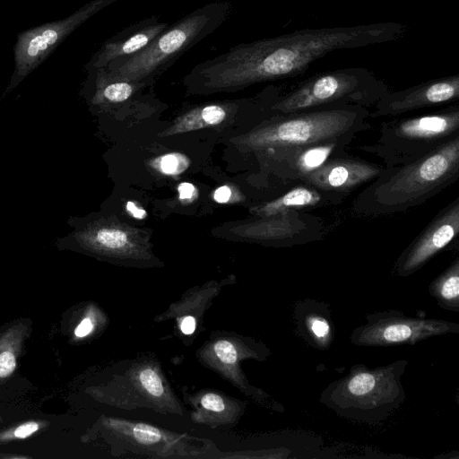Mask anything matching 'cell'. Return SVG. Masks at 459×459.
I'll return each mask as SVG.
<instances>
[{
  "instance_id": "obj_3",
  "label": "cell",
  "mask_w": 459,
  "mask_h": 459,
  "mask_svg": "<svg viewBox=\"0 0 459 459\" xmlns=\"http://www.w3.org/2000/svg\"><path fill=\"white\" fill-rule=\"evenodd\" d=\"M408 364L406 359L376 368L356 364L323 390L319 402L342 418L380 423L404 403L403 376Z\"/></svg>"
},
{
  "instance_id": "obj_25",
  "label": "cell",
  "mask_w": 459,
  "mask_h": 459,
  "mask_svg": "<svg viewBox=\"0 0 459 459\" xmlns=\"http://www.w3.org/2000/svg\"><path fill=\"white\" fill-rule=\"evenodd\" d=\"M179 158L177 154H167L160 160V169L165 174H176L179 172Z\"/></svg>"
},
{
  "instance_id": "obj_27",
  "label": "cell",
  "mask_w": 459,
  "mask_h": 459,
  "mask_svg": "<svg viewBox=\"0 0 459 459\" xmlns=\"http://www.w3.org/2000/svg\"><path fill=\"white\" fill-rule=\"evenodd\" d=\"M181 200L190 199L195 192V186L187 182L181 183L178 187Z\"/></svg>"
},
{
  "instance_id": "obj_16",
  "label": "cell",
  "mask_w": 459,
  "mask_h": 459,
  "mask_svg": "<svg viewBox=\"0 0 459 459\" xmlns=\"http://www.w3.org/2000/svg\"><path fill=\"white\" fill-rule=\"evenodd\" d=\"M336 201L329 195L301 183L290 188L280 197L258 208L259 214L270 216L287 211H302L307 208H317L337 205Z\"/></svg>"
},
{
  "instance_id": "obj_14",
  "label": "cell",
  "mask_w": 459,
  "mask_h": 459,
  "mask_svg": "<svg viewBox=\"0 0 459 459\" xmlns=\"http://www.w3.org/2000/svg\"><path fill=\"white\" fill-rule=\"evenodd\" d=\"M169 23L151 15L133 23L108 39L92 56L89 68L106 67L109 63L130 57L155 39Z\"/></svg>"
},
{
  "instance_id": "obj_4",
  "label": "cell",
  "mask_w": 459,
  "mask_h": 459,
  "mask_svg": "<svg viewBox=\"0 0 459 459\" xmlns=\"http://www.w3.org/2000/svg\"><path fill=\"white\" fill-rule=\"evenodd\" d=\"M231 11L232 4L229 0H217L198 7L169 24L139 53L113 61L105 68L121 78L149 81L219 29Z\"/></svg>"
},
{
  "instance_id": "obj_8",
  "label": "cell",
  "mask_w": 459,
  "mask_h": 459,
  "mask_svg": "<svg viewBox=\"0 0 459 459\" xmlns=\"http://www.w3.org/2000/svg\"><path fill=\"white\" fill-rule=\"evenodd\" d=\"M459 325L437 318H419L397 309L366 314L365 323L351 333V343L363 347L415 345L429 338L458 333Z\"/></svg>"
},
{
  "instance_id": "obj_13",
  "label": "cell",
  "mask_w": 459,
  "mask_h": 459,
  "mask_svg": "<svg viewBox=\"0 0 459 459\" xmlns=\"http://www.w3.org/2000/svg\"><path fill=\"white\" fill-rule=\"evenodd\" d=\"M352 141L339 140L292 148L266 149L265 155L273 163L276 173L285 180L299 182L329 160L347 153Z\"/></svg>"
},
{
  "instance_id": "obj_23",
  "label": "cell",
  "mask_w": 459,
  "mask_h": 459,
  "mask_svg": "<svg viewBox=\"0 0 459 459\" xmlns=\"http://www.w3.org/2000/svg\"><path fill=\"white\" fill-rule=\"evenodd\" d=\"M15 358L10 351H4L0 354V377L10 376L15 368Z\"/></svg>"
},
{
  "instance_id": "obj_11",
  "label": "cell",
  "mask_w": 459,
  "mask_h": 459,
  "mask_svg": "<svg viewBox=\"0 0 459 459\" xmlns=\"http://www.w3.org/2000/svg\"><path fill=\"white\" fill-rule=\"evenodd\" d=\"M459 99V74L429 80L383 95L369 114V118L397 117L406 113L451 104Z\"/></svg>"
},
{
  "instance_id": "obj_6",
  "label": "cell",
  "mask_w": 459,
  "mask_h": 459,
  "mask_svg": "<svg viewBox=\"0 0 459 459\" xmlns=\"http://www.w3.org/2000/svg\"><path fill=\"white\" fill-rule=\"evenodd\" d=\"M388 86L364 67H347L316 74L291 85L280 87L272 106L277 114H289L332 106L373 108L388 92Z\"/></svg>"
},
{
  "instance_id": "obj_22",
  "label": "cell",
  "mask_w": 459,
  "mask_h": 459,
  "mask_svg": "<svg viewBox=\"0 0 459 459\" xmlns=\"http://www.w3.org/2000/svg\"><path fill=\"white\" fill-rule=\"evenodd\" d=\"M217 357L226 364H233L237 359V351L234 345L228 341H219L214 345Z\"/></svg>"
},
{
  "instance_id": "obj_29",
  "label": "cell",
  "mask_w": 459,
  "mask_h": 459,
  "mask_svg": "<svg viewBox=\"0 0 459 459\" xmlns=\"http://www.w3.org/2000/svg\"><path fill=\"white\" fill-rule=\"evenodd\" d=\"M231 195L230 187L223 186L216 189L213 198L218 203H226Z\"/></svg>"
},
{
  "instance_id": "obj_19",
  "label": "cell",
  "mask_w": 459,
  "mask_h": 459,
  "mask_svg": "<svg viewBox=\"0 0 459 459\" xmlns=\"http://www.w3.org/2000/svg\"><path fill=\"white\" fill-rule=\"evenodd\" d=\"M139 379L143 388L151 394L160 396L163 394L161 379L154 370L151 368L142 370L139 373Z\"/></svg>"
},
{
  "instance_id": "obj_15",
  "label": "cell",
  "mask_w": 459,
  "mask_h": 459,
  "mask_svg": "<svg viewBox=\"0 0 459 459\" xmlns=\"http://www.w3.org/2000/svg\"><path fill=\"white\" fill-rule=\"evenodd\" d=\"M296 333L308 345L319 351H326L332 345L335 329L329 306L312 299L296 303L293 309Z\"/></svg>"
},
{
  "instance_id": "obj_24",
  "label": "cell",
  "mask_w": 459,
  "mask_h": 459,
  "mask_svg": "<svg viewBox=\"0 0 459 459\" xmlns=\"http://www.w3.org/2000/svg\"><path fill=\"white\" fill-rule=\"evenodd\" d=\"M201 404L205 409L217 412L223 411L225 408L221 397L215 394H207L204 395L201 399Z\"/></svg>"
},
{
  "instance_id": "obj_31",
  "label": "cell",
  "mask_w": 459,
  "mask_h": 459,
  "mask_svg": "<svg viewBox=\"0 0 459 459\" xmlns=\"http://www.w3.org/2000/svg\"><path fill=\"white\" fill-rule=\"evenodd\" d=\"M126 209L136 219H143L146 217V212L143 209L138 208L132 202L126 203Z\"/></svg>"
},
{
  "instance_id": "obj_26",
  "label": "cell",
  "mask_w": 459,
  "mask_h": 459,
  "mask_svg": "<svg viewBox=\"0 0 459 459\" xmlns=\"http://www.w3.org/2000/svg\"><path fill=\"white\" fill-rule=\"evenodd\" d=\"M39 426L35 422H29L23 425H21L15 430V436L20 438H24L38 429Z\"/></svg>"
},
{
  "instance_id": "obj_20",
  "label": "cell",
  "mask_w": 459,
  "mask_h": 459,
  "mask_svg": "<svg viewBox=\"0 0 459 459\" xmlns=\"http://www.w3.org/2000/svg\"><path fill=\"white\" fill-rule=\"evenodd\" d=\"M134 434L135 438L143 444L156 443L160 439V433L157 429L143 423L134 427Z\"/></svg>"
},
{
  "instance_id": "obj_1",
  "label": "cell",
  "mask_w": 459,
  "mask_h": 459,
  "mask_svg": "<svg viewBox=\"0 0 459 459\" xmlns=\"http://www.w3.org/2000/svg\"><path fill=\"white\" fill-rule=\"evenodd\" d=\"M408 27L395 22L304 29L240 43L196 65L185 81L193 89L214 91L293 78L328 53L395 41Z\"/></svg>"
},
{
  "instance_id": "obj_9",
  "label": "cell",
  "mask_w": 459,
  "mask_h": 459,
  "mask_svg": "<svg viewBox=\"0 0 459 459\" xmlns=\"http://www.w3.org/2000/svg\"><path fill=\"white\" fill-rule=\"evenodd\" d=\"M117 1L120 0H91L65 19L19 34L14 46L16 74L23 76L31 72L81 24Z\"/></svg>"
},
{
  "instance_id": "obj_18",
  "label": "cell",
  "mask_w": 459,
  "mask_h": 459,
  "mask_svg": "<svg viewBox=\"0 0 459 459\" xmlns=\"http://www.w3.org/2000/svg\"><path fill=\"white\" fill-rule=\"evenodd\" d=\"M98 241L108 248H121L127 242L126 234L119 230L103 229L97 234Z\"/></svg>"
},
{
  "instance_id": "obj_28",
  "label": "cell",
  "mask_w": 459,
  "mask_h": 459,
  "mask_svg": "<svg viewBox=\"0 0 459 459\" xmlns=\"http://www.w3.org/2000/svg\"><path fill=\"white\" fill-rule=\"evenodd\" d=\"M92 329V323L89 318L83 319L76 327L74 333L77 337H83L90 333Z\"/></svg>"
},
{
  "instance_id": "obj_12",
  "label": "cell",
  "mask_w": 459,
  "mask_h": 459,
  "mask_svg": "<svg viewBox=\"0 0 459 459\" xmlns=\"http://www.w3.org/2000/svg\"><path fill=\"white\" fill-rule=\"evenodd\" d=\"M385 167L351 156L334 157L299 182L309 185L332 196L340 204L350 194L369 183Z\"/></svg>"
},
{
  "instance_id": "obj_5",
  "label": "cell",
  "mask_w": 459,
  "mask_h": 459,
  "mask_svg": "<svg viewBox=\"0 0 459 459\" xmlns=\"http://www.w3.org/2000/svg\"><path fill=\"white\" fill-rule=\"evenodd\" d=\"M368 108L345 105L277 114L255 131L250 143L259 150L300 147L339 140L353 141L371 128Z\"/></svg>"
},
{
  "instance_id": "obj_17",
  "label": "cell",
  "mask_w": 459,
  "mask_h": 459,
  "mask_svg": "<svg viewBox=\"0 0 459 459\" xmlns=\"http://www.w3.org/2000/svg\"><path fill=\"white\" fill-rule=\"evenodd\" d=\"M428 290L442 309L459 312V257L429 283Z\"/></svg>"
},
{
  "instance_id": "obj_21",
  "label": "cell",
  "mask_w": 459,
  "mask_h": 459,
  "mask_svg": "<svg viewBox=\"0 0 459 459\" xmlns=\"http://www.w3.org/2000/svg\"><path fill=\"white\" fill-rule=\"evenodd\" d=\"M204 125L213 126L221 123L226 116L225 110L219 105H209L199 110Z\"/></svg>"
},
{
  "instance_id": "obj_10",
  "label": "cell",
  "mask_w": 459,
  "mask_h": 459,
  "mask_svg": "<svg viewBox=\"0 0 459 459\" xmlns=\"http://www.w3.org/2000/svg\"><path fill=\"white\" fill-rule=\"evenodd\" d=\"M459 233V197L443 207L404 248L394 264V273L408 277L455 241Z\"/></svg>"
},
{
  "instance_id": "obj_7",
  "label": "cell",
  "mask_w": 459,
  "mask_h": 459,
  "mask_svg": "<svg viewBox=\"0 0 459 459\" xmlns=\"http://www.w3.org/2000/svg\"><path fill=\"white\" fill-rule=\"evenodd\" d=\"M383 121L373 143L358 149L382 160L389 168L417 160L459 136V105L435 112Z\"/></svg>"
},
{
  "instance_id": "obj_30",
  "label": "cell",
  "mask_w": 459,
  "mask_h": 459,
  "mask_svg": "<svg viewBox=\"0 0 459 459\" xmlns=\"http://www.w3.org/2000/svg\"><path fill=\"white\" fill-rule=\"evenodd\" d=\"M195 329V319L193 316H186L181 323V331L185 334H191Z\"/></svg>"
},
{
  "instance_id": "obj_2",
  "label": "cell",
  "mask_w": 459,
  "mask_h": 459,
  "mask_svg": "<svg viewBox=\"0 0 459 459\" xmlns=\"http://www.w3.org/2000/svg\"><path fill=\"white\" fill-rule=\"evenodd\" d=\"M459 178V136L410 162L385 168L354 199L358 216L376 217L425 204Z\"/></svg>"
}]
</instances>
